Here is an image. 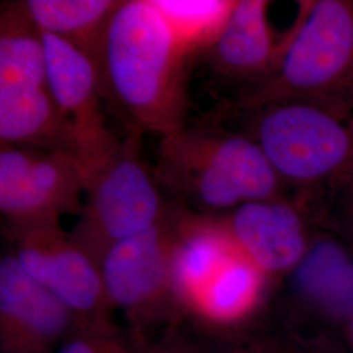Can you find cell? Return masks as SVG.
<instances>
[{"mask_svg":"<svg viewBox=\"0 0 353 353\" xmlns=\"http://www.w3.org/2000/svg\"><path fill=\"white\" fill-rule=\"evenodd\" d=\"M189 58L152 0L121 1L94 64L102 97L128 128L165 137L186 125Z\"/></svg>","mask_w":353,"mask_h":353,"instance_id":"1","label":"cell"},{"mask_svg":"<svg viewBox=\"0 0 353 353\" xmlns=\"http://www.w3.org/2000/svg\"><path fill=\"white\" fill-rule=\"evenodd\" d=\"M153 176L181 207L214 216L283 196L284 188L255 140L211 126L185 125L161 137Z\"/></svg>","mask_w":353,"mask_h":353,"instance_id":"2","label":"cell"},{"mask_svg":"<svg viewBox=\"0 0 353 353\" xmlns=\"http://www.w3.org/2000/svg\"><path fill=\"white\" fill-rule=\"evenodd\" d=\"M276 70L248 87L240 108L256 112L296 103L338 118L353 114V1L303 3Z\"/></svg>","mask_w":353,"mask_h":353,"instance_id":"3","label":"cell"},{"mask_svg":"<svg viewBox=\"0 0 353 353\" xmlns=\"http://www.w3.org/2000/svg\"><path fill=\"white\" fill-rule=\"evenodd\" d=\"M0 140L77 160L72 130L48 83L42 33L19 6L4 7L0 17Z\"/></svg>","mask_w":353,"mask_h":353,"instance_id":"4","label":"cell"},{"mask_svg":"<svg viewBox=\"0 0 353 353\" xmlns=\"http://www.w3.org/2000/svg\"><path fill=\"white\" fill-rule=\"evenodd\" d=\"M284 183L327 194L353 178V114L338 118L316 108L283 103L252 112L246 134Z\"/></svg>","mask_w":353,"mask_h":353,"instance_id":"5","label":"cell"},{"mask_svg":"<svg viewBox=\"0 0 353 353\" xmlns=\"http://www.w3.org/2000/svg\"><path fill=\"white\" fill-rule=\"evenodd\" d=\"M141 135L128 128L119 150L85 183L83 211L70 236L99 265L115 243L156 225L170 210L143 160Z\"/></svg>","mask_w":353,"mask_h":353,"instance_id":"6","label":"cell"},{"mask_svg":"<svg viewBox=\"0 0 353 353\" xmlns=\"http://www.w3.org/2000/svg\"><path fill=\"white\" fill-rule=\"evenodd\" d=\"M176 214L178 208H170L160 223L115 243L100 261L109 303L125 313L131 341L150 338L154 328L182 319L172 284Z\"/></svg>","mask_w":353,"mask_h":353,"instance_id":"7","label":"cell"},{"mask_svg":"<svg viewBox=\"0 0 353 353\" xmlns=\"http://www.w3.org/2000/svg\"><path fill=\"white\" fill-rule=\"evenodd\" d=\"M7 237L17 262L72 313L77 328H115L100 265L61 223L8 228Z\"/></svg>","mask_w":353,"mask_h":353,"instance_id":"8","label":"cell"},{"mask_svg":"<svg viewBox=\"0 0 353 353\" xmlns=\"http://www.w3.org/2000/svg\"><path fill=\"white\" fill-rule=\"evenodd\" d=\"M85 179L74 156L21 145H1L0 211L8 228L61 223L80 216Z\"/></svg>","mask_w":353,"mask_h":353,"instance_id":"9","label":"cell"},{"mask_svg":"<svg viewBox=\"0 0 353 353\" xmlns=\"http://www.w3.org/2000/svg\"><path fill=\"white\" fill-rule=\"evenodd\" d=\"M42 33V32H41ZM51 94L71 127L85 183L121 147L102 110L101 85L94 63L62 38L42 33Z\"/></svg>","mask_w":353,"mask_h":353,"instance_id":"10","label":"cell"},{"mask_svg":"<svg viewBox=\"0 0 353 353\" xmlns=\"http://www.w3.org/2000/svg\"><path fill=\"white\" fill-rule=\"evenodd\" d=\"M75 316L11 252L0 261V353H55Z\"/></svg>","mask_w":353,"mask_h":353,"instance_id":"11","label":"cell"},{"mask_svg":"<svg viewBox=\"0 0 353 353\" xmlns=\"http://www.w3.org/2000/svg\"><path fill=\"white\" fill-rule=\"evenodd\" d=\"M220 219L240 252L268 279L290 274L312 243L300 203L284 196L245 203Z\"/></svg>","mask_w":353,"mask_h":353,"instance_id":"12","label":"cell"},{"mask_svg":"<svg viewBox=\"0 0 353 353\" xmlns=\"http://www.w3.org/2000/svg\"><path fill=\"white\" fill-rule=\"evenodd\" d=\"M268 7L265 0H237L224 30L207 51L217 74L250 87L276 70L290 37L280 46L274 42Z\"/></svg>","mask_w":353,"mask_h":353,"instance_id":"13","label":"cell"},{"mask_svg":"<svg viewBox=\"0 0 353 353\" xmlns=\"http://www.w3.org/2000/svg\"><path fill=\"white\" fill-rule=\"evenodd\" d=\"M237 250L220 216L179 207L172 252V284L182 318L204 285Z\"/></svg>","mask_w":353,"mask_h":353,"instance_id":"14","label":"cell"},{"mask_svg":"<svg viewBox=\"0 0 353 353\" xmlns=\"http://www.w3.org/2000/svg\"><path fill=\"white\" fill-rule=\"evenodd\" d=\"M297 301L330 322L353 316V255L332 239L312 241L300 263L290 272Z\"/></svg>","mask_w":353,"mask_h":353,"instance_id":"15","label":"cell"},{"mask_svg":"<svg viewBox=\"0 0 353 353\" xmlns=\"http://www.w3.org/2000/svg\"><path fill=\"white\" fill-rule=\"evenodd\" d=\"M268 280L237 248L204 285L185 316L204 328L234 327L256 312Z\"/></svg>","mask_w":353,"mask_h":353,"instance_id":"16","label":"cell"},{"mask_svg":"<svg viewBox=\"0 0 353 353\" xmlns=\"http://www.w3.org/2000/svg\"><path fill=\"white\" fill-rule=\"evenodd\" d=\"M114 0H28L26 13L39 32L62 38L96 64L112 14Z\"/></svg>","mask_w":353,"mask_h":353,"instance_id":"17","label":"cell"},{"mask_svg":"<svg viewBox=\"0 0 353 353\" xmlns=\"http://www.w3.org/2000/svg\"><path fill=\"white\" fill-rule=\"evenodd\" d=\"M190 57L208 51L227 26L234 0H152Z\"/></svg>","mask_w":353,"mask_h":353,"instance_id":"18","label":"cell"},{"mask_svg":"<svg viewBox=\"0 0 353 353\" xmlns=\"http://www.w3.org/2000/svg\"><path fill=\"white\" fill-rule=\"evenodd\" d=\"M55 353H135V351L131 341H125L117 328H77L58 347Z\"/></svg>","mask_w":353,"mask_h":353,"instance_id":"19","label":"cell"},{"mask_svg":"<svg viewBox=\"0 0 353 353\" xmlns=\"http://www.w3.org/2000/svg\"><path fill=\"white\" fill-rule=\"evenodd\" d=\"M135 353H204L192 341L185 338L176 325L165 328L163 336L159 339H139L131 341Z\"/></svg>","mask_w":353,"mask_h":353,"instance_id":"20","label":"cell"},{"mask_svg":"<svg viewBox=\"0 0 353 353\" xmlns=\"http://www.w3.org/2000/svg\"><path fill=\"white\" fill-rule=\"evenodd\" d=\"M332 204L336 205L344 224L353 230V178L331 192Z\"/></svg>","mask_w":353,"mask_h":353,"instance_id":"21","label":"cell"},{"mask_svg":"<svg viewBox=\"0 0 353 353\" xmlns=\"http://www.w3.org/2000/svg\"><path fill=\"white\" fill-rule=\"evenodd\" d=\"M224 353H290L276 345L275 343L268 341H255L241 344L236 347H230L224 351Z\"/></svg>","mask_w":353,"mask_h":353,"instance_id":"22","label":"cell"},{"mask_svg":"<svg viewBox=\"0 0 353 353\" xmlns=\"http://www.w3.org/2000/svg\"><path fill=\"white\" fill-rule=\"evenodd\" d=\"M350 332H351V341H352L353 344V316L350 321Z\"/></svg>","mask_w":353,"mask_h":353,"instance_id":"23","label":"cell"}]
</instances>
